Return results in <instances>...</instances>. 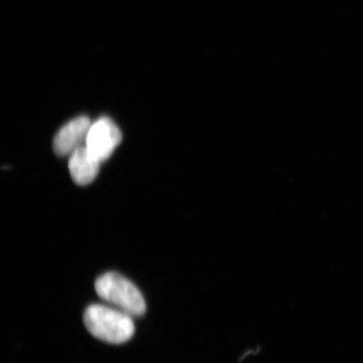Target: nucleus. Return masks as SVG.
I'll use <instances>...</instances> for the list:
<instances>
[{"instance_id": "nucleus-3", "label": "nucleus", "mask_w": 363, "mask_h": 363, "mask_svg": "<svg viewBox=\"0 0 363 363\" xmlns=\"http://www.w3.org/2000/svg\"><path fill=\"white\" fill-rule=\"evenodd\" d=\"M121 140L118 126L108 118L103 117L91 125L85 142L90 153L102 162L111 156Z\"/></svg>"}, {"instance_id": "nucleus-4", "label": "nucleus", "mask_w": 363, "mask_h": 363, "mask_svg": "<svg viewBox=\"0 0 363 363\" xmlns=\"http://www.w3.org/2000/svg\"><path fill=\"white\" fill-rule=\"evenodd\" d=\"M87 116H79L62 126L53 140V150L57 156H69L86 140L91 126Z\"/></svg>"}, {"instance_id": "nucleus-2", "label": "nucleus", "mask_w": 363, "mask_h": 363, "mask_svg": "<svg viewBox=\"0 0 363 363\" xmlns=\"http://www.w3.org/2000/svg\"><path fill=\"white\" fill-rule=\"evenodd\" d=\"M94 286L103 301L126 314L138 317L147 311L143 294L124 276L116 272H106L99 277Z\"/></svg>"}, {"instance_id": "nucleus-5", "label": "nucleus", "mask_w": 363, "mask_h": 363, "mask_svg": "<svg viewBox=\"0 0 363 363\" xmlns=\"http://www.w3.org/2000/svg\"><path fill=\"white\" fill-rule=\"evenodd\" d=\"M101 163L90 153L87 147L81 146L71 154L68 167L75 183L84 186L96 178Z\"/></svg>"}, {"instance_id": "nucleus-1", "label": "nucleus", "mask_w": 363, "mask_h": 363, "mask_svg": "<svg viewBox=\"0 0 363 363\" xmlns=\"http://www.w3.org/2000/svg\"><path fill=\"white\" fill-rule=\"evenodd\" d=\"M84 322L89 333L111 344H122L133 337V317L111 306L94 303L86 308Z\"/></svg>"}]
</instances>
